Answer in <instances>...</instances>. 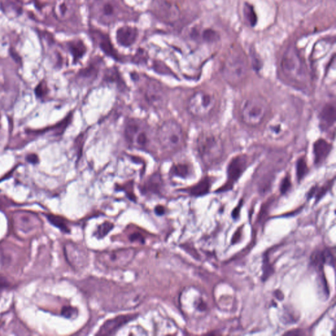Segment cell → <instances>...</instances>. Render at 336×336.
Returning a JSON list of instances; mask_svg holds the SVG:
<instances>
[{
	"label": "cell",
	"instance_id": "1",
	"mask_svg": "<svg viewBox=\"0 0 336 336\" xmlns=\"http://www.w3.org/2000/svg\"><path fill=\"white\" fill-rule=\"evenodd\" d=\"M89 8L93 19L105 26L124 20L128 14L122 0H90Z\"/></svg>",
	"mask_w": 336,
	"mask_h": 336
},
{
	"label": "cell",
	"instance_id": "2",
	"mask_svg": "<svg viewBox=\"0 0 336 336\" xmlns=\"http://www.w3.org/2000/svg\"><path fill=\"white\" fill-rule=\"evenodd\" d=\"M197 149L203 163L209 166L218 163L224 153L220 137L211 133H204L200 135L197 141Z\"/></svg>",
	"mask_w": 336,
	"mask_h": 336
},
{
	"label": "cell",
	"instance_id": "3",
	"mask_svg": "<svg viewBox=\"0 0 336 336\" xmlns=\"http://www.w3.org/2000/svg\"><path fill=\"white\" fill-rule=\"evenodd\" d=\"M281 68L285 77L293 83L303 84L307 80L305 63L294 46H289L285 51Z\"/></svg>",
	"mask_w": 336,
	"mask_h": 336
},
{
	"label": "cell",
	"instance_id": "4",
	"mask_svg": "<svg viewBox=\"0 0 336 336\" xmlns=\"http://www.w3.org/2000/svg\"><path fill=\"white\" fill-rule=\"evenodd\" d=\"M157 137L160 145L169 153H175L182 148L185 141L184 132L180 124L168 120L158 129Z\"/></svg>",
	"mask_w": 336,
	"mask_h": 336
},
{
	"label": "cell",
	"instance_id": "5",
	"mask_svg": "<svg viewBox=\"0 0 336 336\" xmlns=\"http://www.w3.org/2000/svg\"><path fill=\"white\" fill-rule=\"evenodd\" d=\"M136 253V250L132 248L102 251L97 253L96 260L99 265L105 269H124L134 260Z\"/></svg>",
	"mask_w": 336,
	"mask_h": 336
},
{
	"label": "cell",
	"instance_id": "6",
	"mask_svg": "<svg viewBox=\"0 0 336 336\" xmlns=\"http://www.w3.org/2000/svg\"><path fill=\"white\" fill-rule=\"evenodd\" d=\"M268 105L263 99L251 97L244 101L241 107V118L247 125L257 126L267 115Z\"/></svg>",
	"mask_w": 336,
	"mask_h": 336
},
{
	"label": "cell",
	"instance_id": "7",
	"mask_svg": "<svg viewBox=\"0 0 336 336\" xmlns=\"http://www.w3.org/2000/svg\"><path fill=\"white\" fill-rule=\"evenodd\" d=\"M248 72V64L241 53H231L226 59L223 68V75L228 82L236 84L242 82Z\"/></svg>",
	"mask_w": 336,
	"mask_h": 336
},
{
	"label": "cell",
	"instance_id": "8",
	"mask_svg": "<svg viewBox=\"0 0 336 336\" xmlns=\"http://www.w3.org/2000/svg\"><path fill=\"white\" fill-rule=\"evenodd\" d=\"M216 99L210 92L200 91L192 95L188 102V110L192 115L198 118L208 116L213 111Z\"/></svg>",
	"mask_w": 336,
	"mask_h": 336
},
{
	"label": "cell",
	"instance_id": "9",
	"mask_svg": "<svg viewBox=\"0 0 336 336\" xmlns=\"http://www.w3.org/2000/svg\"><path fill=\"white\" fill-rule=\"evenodd\" d=\"M144 294L136 289H130L116 293L107 307L113 310L130 309L136 307L143 301Z\"/></svg>",
	"mask_w": 336,
	"mask_h": 336
},
{
	"label": "cell",
	"instance_id": "10",
	"mask_svg": "<svg viewBox=\"0 0 336 336\" xmlns=\"http://www.w3.org/2000/svg\"><path fill=\"white\" fill-rule=\"evenodd\" d=\"M153 10L160 20L167 23H174L181 16L180 8L175 0H154Z\"/></svg>",
	"mask_w": 336,
	"mask_h": 336
},
{
	"label": "cell",
	"instance_id": "11",
	"mask_svg": "<svg viewBox=\"0 0 336 336\" xmlns=\"http://www.w3.org/2000/svg\"><path fill=\"white\" fill-rule=\"evenodd\" d=\"M125 135L130 145L138 149H145L149 143L147 131L142 124L131 120L126 124Z\"/></svg>",
	"mask_w": 336,
	"mask_h": 336
},
{
	"label": "cell",
	"instance_id": "12",
	"mask_svg": "<svg viewBox=\"0 0 336 336\" xmlns=\"http://www.w3.org/2000/svg\"><path fill=\"white\" fill-rule=\"evenodd\" d=\"M142 93L145 100L154 108L163 107L166 102V90L155 80H146L142 86Z\"/></svg>",
	"mask_w": 336,
	"mask_h": 336
},
{
	"label": "cell",
	"instance_id": "13",
	"mask_svg": "<svg viewBox=\"0 0 336 336\" xmlns=\"http://www.w3.org/2000/svg\"><path fill=\"white\" fill-rule=\"evenodd\" d=\"M65 250L68 261L74 269L80 270L88 265V253L82 247L74 243H68Z\"/></svg>",
	"mask_w": 336,
	"mask_h": 336
},
{
	"label": "cell",
	"instance_id": "14",
	"mask_svg": "<svg viewBox=\"0 0 336 336\" xmlns=\"http://www.w3.org/2000/svg\"><path fill=\"white\" fill-rule=\"evenodd\" d=\"M248 165V158L244 155H238L232 158L228 166L227 183L220 191L231 189L233 184L240 178Z\"/></svg>",
	"mask_w": 336,
	"mask_h": 336
},
{
	"label": "cell",
	"instance_id": "15",
	"mask_svg": "<svg viewBox=\"0 0 336 336\" xmlns=\"http://www.w3.org/2000/svg\"><path fill=\"white\" fill-rule=\"evenodd\" d=\"M288 126L283 118L274 117L268 122L266 126L265 135L267 139L272 141H277L282 139L288 132Z\"/></svg>",
	"mask_w": 336,
	"mask_h": 336
},
{
	"label": "cell",
	"instance_id": "16",
	"mask_svg": "<svg viewBox=\"0 0 336 336\" xmlns=\"http://www.w3.org/2000/svg\"><path fill=\"white\" fill-rule=\"evenodd\" d=\"M135 314H126V315H120L115 317L111 320H107L101 327L97 335H112L117 331L124 325L130 322L135 318Z\"/></svg>",
	"mask_w": 336,
	"mask_h": 336
},
{
	"label": "cell",
	"instance_id": "17",
	"mask_svg": "<svg viewBox=\"0 0 336 336\" xmlns=\"http://www.w3.org/2000/svg\"><path fill=\"white\" fill-rule=\"evenodd\" d=\"M116 40L124 47H130L134 44L138 37V31L134 27L123 26L116 31Z\"/></svg>",
	"mask_w": 336,
	"mask_h": 336
},
{
	"label": "cell",
	"instance_id": "18",
	"mask_svg": "<svg viewBox=\"0 0 336 336\" xmlns=\"http://www.w3.org/2000/svg\"><path fill=\"white\" fill-rule=\"evenodd\" d=\"M73 0H56L54 6L55 16L59 20L65 21L71 18L75 12Z\"/></svg>",
	"mask_w": 336,
	"mask_h": 336
},
{
	"label": "cell",
	"instance_id": "19",
	"mask_svg": "<svg viewBox=\"0 0 336 336\" xmlns=\"http://www.w3.org/2000/svg\"><path fill=\"white\" fill-rule=\"evenodd\" d=\"M331 149V145L323 139L317 140L313 145L314 162L317 164L326 160Z\"/></svg>",
	"mask_w": 336,
	"mask_h": 336
},
{
	"label": "cell",
	"instance_id": "20",
	"mask_svg": "<svg viewBox=\"0 0 336 336\" xmlns=\"http://www.w3.org/2000/svg\"><path fill=\"white\" fill-rule=\"evenodd\" d=\"M162 187V177L158 173L150 176L143 186V191L146 194L160 193Z\"/></svg>",
	"mask_w": 336,
	"mask_h": 336
},
{
	"label": "cell",
	"instance_id": "21",
	"mask_svg": "<svg viewBox=\"0 0 336 336\" xmlns=\"http://www.w3.org/2000/svg\"><path fill=\"white\" fill-rule=\"evenodd\" d=\"M335 122V107L333 105H327L323 108L320 113V125L322 128L327 129L333 125Z\"/></svg>",
	"mask_w": 336,
	"mask_h": 336
},
{
	"label": "cell",
	"instance_id": "22",
	"mask_svg": "<svg viewBox=\"0 0 336 336\" xmlns=\"http://www.w3.org/2000/svg\"><path fill=\"white\" fill-rule=\"evenodd\" d=\"M0 6L2 10L10 17L18 16L22 10L20 0H0Z\"/></svg>",
	"mask_w": 336,
	"mask_h": 336
},
{
	"label": "cell",
	"instance_id": "23",
	"mask_svg": "<svg viewBox=\"0 0 336 336\" xmlns=\"http://www.w3.org/2000/svg\"><path fill=\"white\" fill-rule=\"evenodd\" d=\"M210 189V181L208 179L205 178L191 187L189 192L192 196H199L208 193Z\"/></svg>",
	"mask_w": 336,
	"mask_h": 336
},
{
	"label": "cell",
	"instance_id": "24",
	"mask_svg": "<svg viewBox=\"0 0 336 336\" xmlns=\"http://www.w3.org/2000/svg\"><path fill=\"white\" fill-rule=\"evenodd\" d=\"M171 173L173 176L186 178L191 173V168L189 165L185 163H179L173 165L171 169Z\"/></svg>",
	"mask_w": 336,
	"mask_h": 336
},
{
	"label": "cell",
	"instance_id": "25",
	"mask_svg": "<svg viewBox=\"0 0 336 336\" xmlns=\"http://www.w3.org/2000/svg\"><path fill=\"white\" fill-rule=\"evenodd\" d=\"M70 50L75 61L79 60L85 54L86 48L82 42H73L70 44Z\"/></svg>",
	"mask_w": 336,
	"mask_h": 336
},
{
	"label": "cell",
	"instance_id": "26",
	"mask_svg": "<svg viewBox=\"0 0 336 336\" xmlns=\"http://www.w3.org/2000/svg\"><path fill=\"white\" fill-rule=\"evenodd\" d=\"M47 217L49 221L52 225L58 227L61 231L65 232H69V229L67 225L66 220H65V219H63L62 217L57 216V215H49Z\"/></svg>",
	"mask_w": 336,
	"mask_h": 336
},
{
	"label": "cell",
	"instance_id": "27",
	"mask_svg": "<svg viewBox=\"0 0 336 336\" xmlns=\"http://www.w3.org/2000/svg\"><path fill=\"white\" fill-rule=\"evenodd\" d=\"M97 72L98 68L95 67L94 65H91L80 72V77L85 80H92L96 77Z\"/></svg>",
	"mask_w": 336,
	"mask_h": 336
},
{
	"label": "cell",
	"instance_id": "28",
	"mask_svg": "<svg viewBox=\"0 0 336 336\" xmlns=\"http://www.w3.org/2000/svg\"><path fill=\"white\" fill-rule=\"evenodd\" d=\"M113 227L114 225L111 222L106 221L105 223L101 224L97 230V237L99 238H104L113 229Z\"/></svg>",
	"mask_w": 336,
	"mask_h": 336
},
{
	"label": "cell",
	"instance_id": "29",
	"mask_svg": "<svg viewBox=\"0 0 336 336\" xmlns=\"http://www.w3.org/2000/svg\"><path fill=\"white\" fill-rule=\"evenodd\" d=\"M100 47L102 48V50L104 51L106 54L109 55L111 56H115V52L112 46L111 42L109 41V39H107V37L104 38V37H101V40H100Z\"/></svg>",
	"mask_w": 336,
	"mask_h": 336
},
{
	"label": "cell",
	"instance_id": "30",
	"mask_svg": "<svg viewBox=\"0 0 336 336\" xmlns=\"http://www.w3.org/2000/svg\"><path fill=\"white\" fill-rule=\"evenodd\" d=\"M307 171V164H306L305 160L301 158L298 160L297 164V178L299 180H301L306 174Z\"/></svg>",
	"mask_w": 336,
	"mask_h": 336
},
{
	"label": "cell",
	"instance_id": "31",
	"mask_svg": "<svg viewBox=\"0 0 336 336\" xmlns=\"http://www.w3.org/2000/svg\"><path fill=\"white\" fill-rule=\"evenodd\" d=\"M48 88L45 82H41L35 89V94L39 98H42L47 95Z\"/></svg>",
	"mask_w": 336,
	"mask_h": 336
},
{
	"label": "cell",
	"instance_id": "32",
	"mask_svg": "<svg viewBox=\"0 0 336 336\" xmlns=\"http://www.w3.org/2000/svg\"><path fill=\"white\" fill-rule=\"evenodd\" d=\"M63 316L68 318H73L77 315V310L72 307H65L62 310Z\"/></svg>",
	"mask_w": 336,
	"mask_h": 336
},
{
	"label": "cell",
	"instance_id": "33",
	"mask_svg": "<svg viewBox=\"0 0 336 336\" xmlns=\"http://www.w3.org/2000/svg\"><path fill=\"white\" fill-rule=\"evenodd\" d=\"M290 186V180H289L288 177H286V178L283 180L282 184H281L280 191L282 192V193H285V192L288 191Z\"/></svg>",
	"mask_w": 336,
	"mask_h": 336
},
{
	"label": "cell",
	"instance_id": "34",
	"mask_svg": "<svg viewBox=\"0 0 336 336\" xmlns=\"http://www.w3.org/2000/svg\"><path fill=\"white\" fill-rule=\"evenodd\" d=\"M244 12L245 18H246V21L250 22L251 25H253V23H255V19H253V17L250 16L252 14V11L249 10V6H246V9L244 10Z\"/></svg>",
	"mask_w": 336,
	"mask_h": 336
},
{
	"label": "cell",
	"instance_id": "35",
	"mask_svg": "<svg viewBox=\"0 0 336 336\" xmlns=\"http://www.w3.org/2000/svg\"><path fill=\"white\" fill-rule=\"evenodd\" d=\"M27 161L33 164H36L39 163V158L37 154H29L27 157Z\"/></svg>",
	"mask_w": 336,
	"mask_h": 336
},
{
	"label": "cell",
	"instance_id": "36",
	"mask_svg": "<svg viewBox=\"0 0 336 336\" xmlns=\"http://www.w3.org/2000/svg\"><path fill=\"white\" fill-rule=\"evenodd\" d=\"M130 239L132 241H138V242H144V238L139 233H134L130 236Z\"/></svg>",
	"mask_w": 336,
	"mask_h": 336
},
{
	"label": "cell",
	"instance_id": "37",
	"mask_svg": "<svg viewBox=\"0 0 336 336\" xmlns=\"http://www.w3.org/2000/svg\"><path fill=\"white\" fill-rule=\"evenodd\" d=\"M240 208V206H238L237 208L234 209L233 212H232V217L234 218H236L238 216V215H239Z\"/></svg>",
	"mask_w": 336,
	"mask_h": 336
},
{
	"label": "cell",
	"instance_id": "38",
	"mask_svg": "<svg viewBox=\"0 0 336 336\" xmlns=\"http://www.w3.org/2000/svg\"><path fill=\"white\" fill-rule=\"evenodd\" d=\"M156 212L158 215L163 214L164 213V208L162 206H158L157 208H156Z\"/></svg>",
	"mask_w": 336,
	"mask_h": 336
},
{
	"label": "cell",
	"instance_id": "39",
	"mask_svg": "<svg viewBox=\"0 0 336 336\" xmlns=\"http://www.w3.org/2000/svg\"><path fill=\"white\" fill-rule=\"evenodd\" d=\"M2 204V200H0V204Z\"/></svg>",
	"mask_w": 336,
	"mask_h": 336
}]
</instances>
